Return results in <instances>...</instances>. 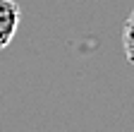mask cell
<instances>
[{
	"label": "cell",
	"instance_id": "obj_2",
	"mask_svg": "<svg viewBox=\"0 0 134 132\" xmlns=\"http://www.w3.org/2000/svg\"><path fill=\"white\" fill-rule=\"evenodd\" d=\"M122 48H125V58L129 65H134V10L125 22V29H122Z\"/></svg>",
	"mask_w": 134,
	"mask_h": 132
},
{
	"label": "cell",
	"instance_id": "obj_1",
	"mask_svg": "<svg viewBox=\"0 0 134 132\" xmlns=\"http://www.w3.org/2000/svg\"><path fill=\"white\" fill-rule=\"evenodd\" d=\"M22 22V10L14 0H0V51L12 43Z\"/></svg>",
	"mask_w": 134,
	"mask_h": 132
}]
</instances>
